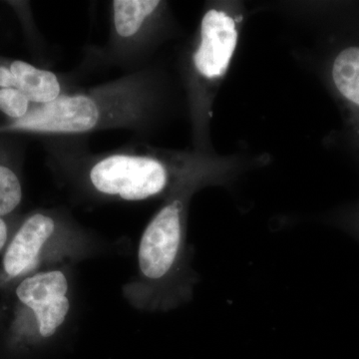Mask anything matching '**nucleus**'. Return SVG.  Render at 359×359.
I'll use <instances>...</instances> for the list:
<instances>
[{"label": "nucleus", "mask_w": 359, "mask_h": 359, "mask_svg": "<svg viewBox=\"0 0 359 359\" xmlns=\"http://www.w3.org/2000/svg\"><path fill=\"white\" fill-rule=\"evenodd\" d=\"M187 194L182 186L150 219L137 252L136 276L123 287L133 308L168 311L192 294L190 252L186 242Z\"/></svg>", "instance_id": "obj_1"}, {"label": "nucleus", "mask_w": 359, "mask_h": 359, "mask_svg": "<svg viewBox=\"0 0 359 359\" xmlns=\"http://www.w3.org/2000/svg\"><path fill=\"white\" fill-rule=\"evenodd\" d=\"M143 91L136 76L95 88L62 94L47 104H32L29 112L9 128L41 134H82L135 126L140 119Z\"/></svg>", "instance_id": "obj_2"}, {"label": "nucleus", "mask_w": 359, "mask_h": 359, "mask_svg": "<svg viewBox=\"0 0 359 359\" xmlns=\"http://www.w3.org/2000/svg\"><path fill=\"white\" fill-rule=\"evenodd\" d=\"M43 269L2 290L0 337L21 348L53 339L69 318L72 299L65 269Z\"/></svg>", "instance_id": "obj_3"}, {"label": "nucleus", "mask_w": 359, "mask_h": 359, "mask_svg": "<svg viewBox=\"0 0 359 359\" xmlns=\"http://www.w3.org/2000/svg\"><path fill=\"white\" fill-rule=\"evenodd\" d=\"M100 248L87 231L57 212H33L16 229L4 250L0 290L37 271L94 256Z\"/></svg>", "instance_id": "obj_4"}, {"label": "nucleus", "mask_w": 359, "mask_h": 359, "mask_svg": "<svg viewBox=\"0 0 359 359\" xmlns=\"http://www.w3.org/2000/svg\"><path fill=\"white\" fill-rule=\"evenodd\" d=\"M82 180L94 195L123 202L154 199L177 188L164 161L132 150L96 158L85 168Z\"/></svg>", "instance_id": "obj_5"}, {"label": "nucleus", "mask_w": 359, "mask_h": 359, "mask_svg": "<svg viewBox=\"0 0 359 359\" xmlns=\"http://www.w3.org/2000/svg\"><path fill=\"white\" fill-rule=\"evenodd\" d=\"M199 46L194 54L196 70L201 76L216 79L224 74L238 42L235 20L224 11L211 9L201 23Z\"/></svg>", "instance_id": "obj_6"}, {"label": "nucleus", "mask_w": 359, "mask_h": 359, "mask_svg": "<svg viewBox=\"0 0 359 359\" xmlns=\"http://www.w3.org/2000/svg\"><path fill=\"white\" fill-rule=\"evenodd\" d=\"M11 70L18 81V89L32 104H47L62 95V86L57 75L48 70L40 69L25 61L15 60Z\"/></svg>", "instance_id": "obj_7"}, {"label": "nucleus", "mask_w": 359, "mask_h": 359, "mask_svg": "<svg viewBox=\"0 0 359 359\" xmlns=\"http://www.w3.org/2000/svg\"><path fill=\"white\" fill-rule=\"evenodd\" d=\"M160 6L158 0L113 1V27L117 39L122 41L135 40Z\"/></svg>", "instance_id": "obj_8"}, {"label": "nucleus", "mask_w": 359, "mask_h": 359, "mask_svg": "<svg viewBox=\"0 0 359 359\" xmlns=\"http://www.w3.org/2000/svg\"><path fill=\"white\" fill-rule=\"evenodd\" d=\"M332 80L341 96L359 107V47L344 49L335 57Z\"/></svg>", "instance_id": "obj_9"}, {"label": "nucleus", "mask_w": 359, "mask_h": 359, "mask_svg": "<svg viewBox=\"0 0 359 359\" xmlns=\"http://www.w3.org/2000/svg\"><path fill=\"white\" fill-rule=\"evenodd\" d=\"M23 192L18 174L0 164V218L13 214L22 201Z\"/></svg>", "instance_id": "obj_10"}, {"label": "nucleus", "mask_w": 359, "mask_h": 359, "mask_svg": "<svg viewBox=\"0 0 359 359\" xmlns=\"http://www.w3.org/2000/svg\"><path fill=\"white\" fill-rule=\"evenodd\" d=\"M32 102L16 88L0 89V111L13 119L25 117L32 107Z\"/></svg>", "instance_id": "obj_11"}, {"label": "nucleus", "mask_w": 359, "mask_h": 359, "mask_svg": "<svg viewBox=\"0 0 359 359\" xmlns=\"http://www.w3.org/2000/svg\"><path fill=\"white\" fill-rule=\"evenodd\" d=\"M15 230H13L11 226H9L6 217L0 218V252H4V250L6 249L7 245L11 242Z\"/></svg>", "instance_id": "obj_12"}, {"label": "nucleus", "mask_w": 359, "mask_h": 359, "mask_svg": "<svg viewBox=\"0 0 359 359\" xmlns=\"http://www.w3.org/2000/svg\"><path fill=\"white\" fill-rule=\"evenodd\" d=\"M4 88L18 89V81L11 68L0 66V89Z\"/></svg>", "instance_id": "obj_13"}]
</instances>
